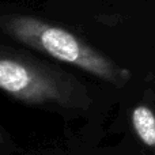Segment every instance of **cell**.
Listing matches in <instances>:
<instances>
[{
  "mask_svg": "<svg viewBox=\"0 0 155 155\" xmlns=\"http://www.w3.org/2000/svg\"><path fill=\"white\" fill-rule=\"evenodd\" d=\"M65 78L16 54H3L0 60L2 90L26 104H75L76 84Z\"/></svg>",
  "mask_w": 155,
  "mask_h": 155,
  "instance_id": "2",
  "label": "cell"
},
{
  "mask_svg": "<svg viewBox=\"0 0 155 155\" xmlns=\"http://www.w3.org/2000/svg\"><path fill=\"white\" fill-rule=\"evenodd\" d=\"M132 125L146 146L155 148V114L150 107L139 105L132 112Z\"/></svg>",
  "mask_w": 155,
  "mask_h": 155,
  "instance_id": "3",
  "label": "cell"
},
{
  "mask_svg": "<svg viewBox=\"0 0 155 155\" xmlns=\"http://www.w3.org/2000/svg\"><path fill=\"white\" fill-rule=\"evenodd\" d=\"M2 26L18 42L113 84H124L131 76L127 70L117 67L112 60L71 31L41 19L26 15H7L2 19Z\"/></svg>",
  "mask_w": 155,
  "mask_h": 155,
  "instance_id": "1",
  "label": "cell"
}]
</instances>
